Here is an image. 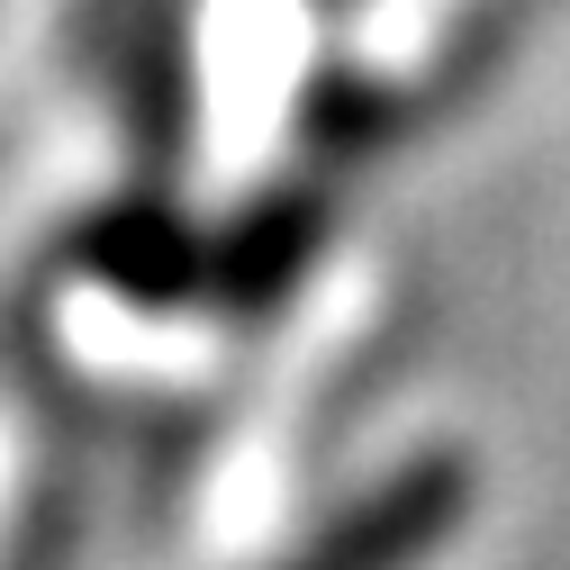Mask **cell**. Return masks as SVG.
I'll return each instance as SVG.
<instances>
[{
  "instance_id": "1",
  "label": "cell",
  "mask_w": 570,
  "mask_h": 570,
  "mask_svg": "<svg viewBox=\"0 0 570 570\" xmlns=\"http://www.w3.org/2000/svg\"><path fill=\"white\" fill-rule=\"evenodd\" d=\"M471 517V462L462 453H407L381 471L353 508H335L291 561L272 570H425Z\"/></svg>"
},
{
  "instance_id": "2",
  "label": "cell",
  "mask_w": 570,
  "mask_h": 570,
  "mask_svg": "<svg viewBox=\"0 0 570 570\" xmlns=\"http://www.w3.org/2000/svg\"><path fill=\"white\" fill-rule=\"evenodd\" d=\"M326 254V190L317 181H272L208 236V308L218 317H272Z\"/></svg>"
},
{
  "instance_id": "3",
  "label": "cell",
  "mask_w": 570,
  "mask_h": 570,
  "mask_svg": "<svg viewBox=\"0 0 570 570\" xmlns=\"http://www.w3.org/2000/svg\"><path fill=\"white\" fill-rule=\"evenodd\" d=\"M73 263L136 308H181V299L208 291V236L164 190H127V199L91 208L82 236H73Z\"/></svg>"
},
{
  "instance_id": "4",
  "label": "cell",
  "mask_w": 570,
  "mask_h": 570,
  "mask_svg": "<svg viewBox=\"0 0 570 570\" xmlns=\"http://www.w3.org/2000/svg\"><path fill=\"white\" fill-rule=\"evenodd\" d=\"M399 127H407V91H390V82H372V73H353V63H335V73L308 82L299 146H308L326 173H353V164H372Z\"/></svg>"
}]
</instances>
